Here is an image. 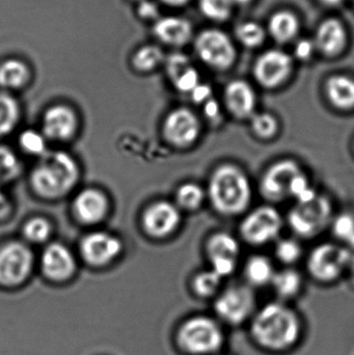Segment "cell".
Here are the masks:
<instances>
[{"label": "cell", "instance_id": "cell-1", "mask_svg": "<svg viewBox=\"0 0 354 355\" xmlns=\"http://www.w3.org/2000/svg\"><path fill=\"white\" fill-rule=\"evenodd\" d=\"M80 179V168L64 151L46 152L30 173V186L44 200H55L70 193Z\"/></svg>", "mask_w": 354, "mask_h": 355}, {"label": "cell", "instance_id": "cell-2", "mask_svg": "<svg viewBox=\"0 0 354 355\" xmlns=\"http://www.w3.org/2000/svg\"><path fill=\"white\" fill-rule=\"evenodd\" d=\"M206 193L218 214L237 216L249 209L253 200V186L242 168L224 164L212 173Z\"/></svg>", "mask_w": 354, "mask_h": 355}, {"label": "cell", "instance_id": "cell-3", "mask_svg": "<svg viewBox=\"0 0 354 355\" xmlns=\"http://www.w3.org/2000/svg\"><path fill=\"white\" fill-rule=\"evenodd\" d=\"M301 333L299 318L280 302L264 306L254 319L251 335L258 344L272 350H284L297 343Z\"/></svg>", "mask_w": 354, "mask_h": 355}, {"label": "cell", "instance_id": "cell-4", "mask_svg": "<svg viewBox=\"0 0 354 355\" xmlns=\"http://www.w3.org/2000/svg\"><path fill=\"white\" fill-rule=\"evenodd\" d=\"M333 204L328 196L318 193L313 200L297 202L287 217L288 225L299 237H316L332 223Z\"/></svg>", "mask_w": 354, "mask_h": 355}, {"label": "cell", "instance_id": "cell-5", "mask_svg": "<svg viewBox=\"0 0 354 355\" xmlns=\"http://www.w3.org/2000/svg\"><path fill=\"white\" fill-rule=\"evenodd\" d=\"M284 225L282 215L272 205H263L249 211L239 225L243 241L262 246L278 239Z\"/></svg>", "mask_w": 354, "mask_h": 355}, {"label": "cell", "instance_id": "cell-6", "mask_svg": "<svg viewBox=\"0 0 354 355\" xmlns=\"http://www.w3.org/2000/svg\"><path fill=\"white\" fill-rule=\"evenodd\" d=\"M179 342L189 354L207 355L220 350L224 335L215 321L207 317H195L182 325Z\"/></svg>", "mask_w": 354, "mask_h": 355}, {"label": "cell", "instance_id": "cell-7", "mask_svg": "<svg viewBox=\"0 0 354 355\" xmlns=\"http://www.w3.org/2000/svg\"><path fill=\"white\" fill-rule=\"evenodd\" d=\"M35 257L26 244L8 242L0 248V285L16 287L33 272Z\"/></svg>", "mask_w": 354, "mask_h": 355}, {"label": "cell", "instance_id": "cell-8", "mask_svg": "<svg viewBox=\"0 0 354 355\" xmlns=\"http://www.w3.org/2000/svg\"><path fill=\"white\" fill-rule=\"evenodd\" d=\"M351 265L348 248L334 243H322L316 246L309 258L308 269L318 281L332 282L338 279Z\"/></svg>", "mask_w": 354, "mask_h": 355}, {"label": "cell", "instance_id": "cell-9", "mask_svg": "<svg viewBox=\"0 0 354 355\" xmlns=\"http://www.w3.org/2000/svg\"><path fill=\"white\" fill-rule=\"evenodd\" d=\"M195 48L200 58L215 70H227L236 60L232 41L218 29L202 31L197 35Z\"/></svg>", "mask_w": 354, "mask_h": 355}, {"label": "cell", "instance_id": "cell-10", "mask_svg": "<svg viewBox=\"0 0 354 355\" xmlns=\"http://www.w3.org/2000/svg\"><path fill=\"white\" fill-rule=\"evenodd\" d=\"M303 172L295 160L283 159L272 164L262 175L259 190L269 202H280L290 198L293 180Z\"/></svg>", "mask_w": 354, "mask_h": 355}, {"label": "cell", "instance_id": "cell-11", "mask_svg": "<svg viewBox=\"0 0 354 355\" xmlns=\"http://www.w3.org/2000/svg\"><path fill=\"white\" fill-rule=\"evenodd\" d=\"M255 294L249 286L237 284L224 290L215 302L218 316L231 324L249 318L255 308Z\"/></svg>", "mask_w": 354, "mask_h": 355}, {"label": "cell", "instance_id": "cell-12", "mask_svg": "<svg viewBox=\"0 0 354 355\" xmlns=\"http://www.w3.org/2000/svg\"><path fill=\"white\" fill-rule=\"evenodd\" d=\"M201 130L200 119L193 110L186 107L172 110L163 123V135L166 141L180 149L195 145L199 139Z\"/></svg>", "mask_w": 354, "mask_h": 355}, {"label": "cell", "instance_id": "cell-13", "mask_svg": "<svg viewBox=\"0 0 354 355\" xmlns=\"http://www.w3.org/2000/svg\"><path fill=\"white\" fill-rule=\"evenodd\" d=\"M206 252L212 270L224 279L234 273L238 265L240 244L238 239L227 232H218L208 239Z\"/></svg>", "mask_w": 354, "mask_h": 355}, {"label": "cell", "instance_id": "cell-14", "mask_svg": "<svg viewBox=\"0 0 354 355\" xmlns=\"http://www.w3.org/2000/svg\"><path fill=\"white\" fill-rule=\"evenodd\" d=\"M123 242L120 238L106 232H93L80 241V254L85 263L94 267L110 264L122 254Z\"/></svg>", "mask_w": 354, "mask_h": 355}, {"label": "cell", "instance_id": "cell-15", "mask_svg": "<svg viewBox=\"0 0 354 355\" xmlns=\"http://www.w3.org/2000/svg\"><path fill=\"white\" fill-rule=\"evenodd\" d=\"M181 218V210L176 204L161 200L148 207L141 223L150 237L162 239L177 231Z\"/></svg>", "mask_w": 354, "mask_h": 355}, {"label": "cell", "instance_id": "cell-16", "mask_svg": "<svg viewBox=\"0 0 354 355\" xmlns=\"http://www.w3.org/2000/svg\"><path fill=\"white\" fill-rule=\"evenodd\" d=\"M292 70V60L280 50H269L262 54L254 67L256 80L265 89H276L288 79Z\"/></svg>", "mask_w": 354, "mask_h": 355}, {"label": "cell", "instance_id": "cell-17", "mask_svg": "<svg viewBox=\"0 0 354 355\" xmlns=\"http://www.w3.org/2000/svg\"><path fill=\"white\" fill-rule=\"evenodd\" d=\"M79 121L76 112L64 104L48 108L43 116L42 129L46 139L67 141L72 139L78 131Z\"/></svg>", "mask_w": 354, "mask_h": 355}, {"label": "cell", "instance_id": "cell-18", "mask_svg": "<svg viewBox=\"0 0 354 355\" xmlns=\"http://www.w3.org/2000/svg\"><path fill=\"white\" fill-rule=\"evenodd\" d=\"M41 269L50 281L64 282L74 275L77 268L73 252L62 243H51L41 256Z\"/></svg>", "mask_w": 354, "mask_h": 355}, {"label": "cell", "instance_id": "cell-19", "mask_svg": "<svg viewBox=\"0 0 354 355\" xmlns=\"http://www.w3.org/2000/svg\"><path fill=\"white\" fill-rule=\"evenodd\" d=\"M108 211L107 196L96 188L81 190L73 200V212L83 225H98L106 218Z\"/></svg>", "mask_w": 354, "mask_h": 355}, {"label": "cell", "instance_id": "cell-20", "mask_svg": "<svg viewBox=\"0 0 354 355\" xmlns=\"http://www.w3.org/2000/svg\"><path fill=\"white\" fill-rule=\"evenodd\" d=\"M224 107L238 120L251 119L256 114L257 95L251 85L245 80H233L224 93Z\"/></svg>", "mask_w": 354, "mask_h": 355}, {"label": "cell", "instance_id": "cell-21", "mask_svg": "<svg viewBox=\"0 0 354 355\" xmlns=\"http://www.w3.org/2000/svg\"><path fill=\"white\" fill-rule=\"evenodd\" d=\"M193 25L188 20L179 17H163L157 19L154 25L156 37L172 46H182L193 37Z\"/></svg>", "mask_w": 354, "mask_h": 355}, {"label": "cell", "instance_id": "cell-22", "mask_svg": "<svg viewBox=\"0 0 354 355\" xmlns=\"http://www.w3.org/2000/svg\"><path fill=\"white\" fill-rule=\"evenodd\" d=\"M347 35L344 26L337 19H328L318 27L316 46L328 55H335L342 51L346 44Z\"/></svg>", "mask_w": 354, "mask_h": 355}, {"label": "cell", "instance_id": "cell-23", "mask_svg": "<svg viewBox=\"0 0 354 355\" xmlns=\"http://www.w3.org/2000/svg\"><path fill=\"white\" fill-rule=\"evenodd\" d=\"M326 97L337 110L347 112L354 108V80L351 77L333 76L326 85Z\"/></svg>", "mask_w": 354, "mask_h": 355}, {"label": "cell", "instance_id": "cell-24", "mask_svg": "<svg viewBox=\"0 0 354 355\" xmlns=\"http://www.w3.org/2000/svg\"><path fill=\"white\" fill-rule=\"evenodd\" d=\"M274 270L272 261L262 254H255L247 260L245 264V275L251 286L262 287L272 283Z\"/></svg>", "mask_w": 354, "mask_h": 355}, {"label": "cell", "instance_id": "cell-25", "mask_svg": "<svg viewBox=\"0 0 354 355\" xmlns=\"http://www.w3.org/2000/svg\"><path fill=\"white\" fill-rule=\"evenodd\" d=\"M28 67L18 60H8L0 64V87L6 89H18L29 80Z\"/></svg>", "mask_w": 354, "mask_h": 355}, {"label": "cell", "instance_id": "cell-26", "mask_svg": "<svg viewBox=\"0 0 354 355\" xmlns=\"http://www.w3.org/2000/svg\"><path fill=\"white\" fill-rule=\"evenodd\" d=\"M269 33L281 43L290 41L299 31V20L292 12L281 10L272 15L268 23Z\"/></svg>", "mask_w": 354, "mask_h": 355}, {"label": "cell", "instance_id": "cell-27", "mask_svg": "<svg viewBox=\"0 0 354 355\" xmlns=\"http://www.w3.org/2000/svg\"><path fill=\"white\" fill-rule=\"evenodd\" d=\"M21 118L20 104L12 95L0 92V137L10 135Z\"/></svg>", "mask_w": 354, "mask_h": 355}, {"label": "cell", "instance_id": "cell-28", "mask_svg": "<svg viewBox=\"0 0 354 355\" xmlns=\"http://www.w3.org/2000/svg\"><path fill=\"white\" fill-rule=\"evenodd\" d=\"M270 285L282 298H291L297 295L303 285V277L293 268H285L274 273Z\"/></svg>", "mask_w": 354, "mask_h": 355}, {"label": "cell", "instance_id": "cell-29", "mask_svg": "<svg viewBox=\"0 0 354 355\" xmlns=\"http://www.w3.org/2000/svg\"><path fill=\"white\" fill-rule=\"evenodd\" d=\"M206 196L207 193L199 184H183L177 190L176 205L184 210H197L204 204Z\"/></svg>", "mask_w": 354, "mask_h": 355}, {"label": "cell", "instance_id": "cell-30", "mask_svg": "<svg viewBox=\"0 0 354 355\" xmlns=\"http://www.w3.org/2000/svg\"><path fill=\"white\" fill-rule=\"evenodd\" d=\"M249 123L254 135L259 139H274L280 130L278 119L269 112H256Z\"/></svg>", "mask_w": 354, "mask_h": 355}, {"label": "cell", "instance_id": "cell-31", "mask_svg": "<svg viewBox=\"0 0 354 355\" xmlns=\"http://www.w3.org/2000/svg\"><path fill=\"white\" fill-rule=\"evenodd\" d=\"M22 172V164L10 148L0 146V183L14 181Z\"/></svg>", "mask_w": 354, "mask_h": 355}, {"label": "cell", "instance_id": "cell-32", "mask_svg": "<svg viewBox=\"0 0 354 355\" xmlns=\"http://www.w3.org/2000/svg\"><path fill=\"white\" fill-rule=\"evenodd\" d=\"M163 62V52L156 46H145L133 56L135 69L141 72H149L157 68Z\"/></svg>", "mask_w": 354, "mask_h": 355}, {"label": "cell", "instance_id": "cell-33", "mask_svg": "<svg viewBox=\"0 0 354 355\" xmlns=\"http://www.w3.org/2000/svg\"><path fill=\"white\" fill-rule=\"evenodd\" d=\"M52 234V225L43 217H35L25 223L23 235L25 239L31 243H44L49 239Z\"/></svg>", "mask_w": 354, "mask_h": 355}, {"label": "cell", "instance_id": "cell-34", "mask_svg": "<svg viewBox=\"0 0 354 355\" xmlns=\"http://www.w3.org/2000/svg\"><path fill=\"white\" fill-rule=\"evenodd\" d=\"M19 144L21 149L28 155L41 157L47 152L46 137H44L43 133H39L33 129L23 131L22 135L19 137Z\"/></svg>", "mask_w": 354, "mask_h": 355}, {"label": "cell", "instance_id": "cell-35", "mask_svg": "<svg viewBox=\"0 0 354 355\" xmlns=\"http://www.w3.org/2000/svg\"><path fill=\"white\" fill-rule=\"evenodd\" d=\"M222 277L214 272L212 269L202 271L193 279V288L197 295L208 297L218 291L222 284Z\"/></svg>", "mask_w": 354, "mask_h": 355}, {"label": "cell", "instance_id": "cell-36", "mask_svg": "<svg viewBox=\"0 0 354 355\" xmlns=\"http://www.w3.org/2000/svg\"><path fill=\"white\" fill-rule=\"evenodd\" d=\"M233 0H200L202 12L215 21H224L232 12Z\"/></svg>", "mask_w": 354, "mask_h": 355}, {"label": "cell", "instance_id": "cell-37", "mask_svg": "<svg viewBox=\"0 0 354 355\" xmlns=\"http://www.w3.org/2000/svg\"><path fill=\"white\" fill-rule=\"evenodd\" d=\"M236 35L239 41L247 47H257L265 39V33L261 25L256 22H245L236 29Z\"/></svg>", "mask_w": 354, "mask_h": 355}, {"label": "cell", "instance_id": "cell-38", "mask_svg": "<svg viewBox=\"0 0 354 355\" xmlns=\"http://www.w3.org/2000/svg\"><path fill=\"white\" fill-rule=\"evenodd\" d=\"M276 257L280 262L291 265L297 262L303 254V248L297 240L292 238L280 240L276 242Z\"/></svg>", "mask_w": 354, "mask_h": 355}, {"label": "cell", "instance_id": "cell-39", "mask_svg": "<svg viewBox=\"0 0 354 355\" xmlns=\"http://www.w3.org/2000/svg\"><path fill=\"white\" fill-rule=\"evenodd\" d=\"M333 232L337 238L343 241L351 242L354 239V216L349 213H343L332 220Z\"/></svg>", "mask_w": 354, "mask_h": 355}, {"label": "cell", "instance_id": "cell-40", "mask_svg": "<svg viewBox=\"0 0 354 355\" xmlns=\"http://www.w3.org/2000/svg\"><path fill=\"white\" fill-rule=\"evenodd\" d=\"M189 67H191L189 58L183 53L170 54L166 60V73L172 83H174Z\"/></svg>", "mask_w": 354, "mask_h": 355}, {"label": "cell", "instance_id": "cell-41", "mask_svg": "<svg viewBox=\"0 0 354 355\" xmlns=\"http://www.w3.org/2000/svg\"><path fill=\"white\" fill-rule=\"evenodd\" d=\"M172 83L181 93L191 94L201 83L199 72L193 67H189Z\"/></svg>", "mask_w": 354, "mask_h": 355}, {"label": "cell", "instance_id": "cell-42", "mask_svg": "<svg viewBox=\"0 0 354 355\" xmlns=\"http://www.w3.org/2000/svg\"><path fill=\"white\" fill-rule=\"evenodd\" d=\"M203 105L204 114H205L206 118H207L210 122H218V121L222 119V105H220V103L218 100L214 99V98L212 97L211 99L205 102Z\"/></svg>", "mask_w": 354, "mask_h": 355}, {"label": "cell", "instance_id": "cell-43", "mask_svg": "<svg viewBox=\"0 0 354 355\" xmlns=\"http://www.w3.org/2000/svg\"><path fill=\"white\" fill-rule=\"evenodd\" d=\"M139 14L143 18L156 20L159 16V8L151 0H141V3L139 4Z\"/></svg>", "mask_w": 354, "mask_h": 355}, {"label": "cell", "instance_id": "cell-44", "mask_svg": "<svg viewBox=\"0 0 354 355\" xmlns=\"http://www.w3.org/2000/svg\"><path fill=\"white\" fill-rule=\"evenodd\" d=\"M193 101L197 104H204L212 98V89L206 83H200L191 93Z\"/></svg>", "mask_w": 354, "mask_h": 355}, {"label": "cell", "instance_id": "cell-45", "mask_svg": "<svg viewBox=\"0 0 354 355\" xmlns=\"http://www.w3.org/2000/svg\"><path fill=\"white\" fill-rule=\"evenodd\" d=\"M313 48L314 44L311 41H309V40H301V41L297 43V47H295V54L301 60H307V58L312 55Z\"/></svg>", "mask_w": 354, "mask_h": 355}, {"label": "cell", "instance_id": "cell-46", "mask_svg": "<svg viewBox=\"0 0 354 355\" xmlns=\"http://www.w3.org/2000/svg\"><path fill=\"white\" fill-rule=\"evenodd\" d=\"M10 208V202L3 191V184L0 183V217L6 216Z\"/></svg>", "mask_w": 354, "mask_h": 355}, {"label": "cell", "instance_id": "cell-47", "mask_svg": "<svg viewBox=\"0 0 354 355\" xmlns=\"http://www.w3.org/2000/svg\"><path fill=\"white\" fill-rule=\"evenodd\" d=\"M161 1L164 2L166 4H168V6H179L186 3L188 0H161Z\"/></svg>", "mask_w": 354, "mask_h": 355}, {"label": "cell", "instance_id": "cell-48", "mask_svg": "<svg viewBox=\"0 0 354 355\" xmlns=\"http://www.w3.org/2000/svg\"><path fill=\"white\" fill-rule=\"evenodd\" d=\"M348 250L351 254V265L349 266H353L354 268V239L349 242Z\"/></svg>", "mask_w": 354, "mask_h": 355}, {"label": "cell", "instance_id": "cell-49", "mask_svg": "<svg viewBox=\"0 0 354 355\" xmlns=\"http://www.w3.org/2000/svg\"><path fill=\"white\" fill-rule=\"evenodd\" d=\"M321 1L328 6H337V4H340L343 0H321Z\"/></svg>", "mask_w": 354, "mask_h": 355}, {"label": "cell", "instance_id": "cell-50", "mask_svg": "<svg viewBox=\"0 0 354 355\" xmlns=\"http://www.w3.org/2000/svg\"><path fill=\"white\" fill-rule=\"evenodd\" d=\"M249 1H251V0H233V3L245 4Z\"/></svg>", "mask_w": 354, "mask_h": 355}, {"label": "cell", "instance_id": "cell-51", "mask_svg": "<svg viewBox=\"0 0 354 355\" xmlns=\"http://www.w3.org/2000/svg\"><path fill=\"white\" fill-rule=\"evenodd\" d=\"M353 148H354V146H353Z\"/></svg>", "mask_w": 354, "mask_h": 355}, {"label": "cell", "instance_id": "cell-52", "mask_svg": "<svg viewBox=\"0 0 354 355\" xmlns=\"http://www.w3.org/2000/svg\"></svg>", "mask_w": 354, "mask_h": 355}]
</instances>
